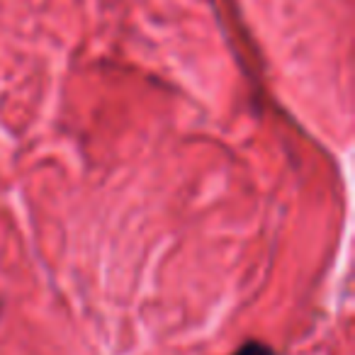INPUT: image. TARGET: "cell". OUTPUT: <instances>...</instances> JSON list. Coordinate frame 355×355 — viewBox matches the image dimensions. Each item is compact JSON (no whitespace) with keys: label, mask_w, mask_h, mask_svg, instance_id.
<instances>
[{"label":"cell","mask_w":355,"mask_h":355,"mask_svg":"<svg viewBox=\"0 0 355 355\" xmlns=\"http://www.w3.org/2000/svg\"><path fill=\"white\" fill-rule=\"evenodd\" d=\"M234 355H275V350H272L270 345L261 343V340H248V343H243Z\"/></svg>","instance_id":"6da1fadb"}]
</instances>
